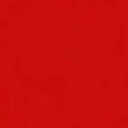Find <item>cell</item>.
<instances>
[{"instance_id": "7a4b0ae2", "label": "cell", "mask_w": 128, "mask_h": 128, "mask_svg": "<svg viewBox=\"0 0 128 128\" xmlns=\"http://www.w3.org/2000/svg\"><path fill=\"white\" fill-rule=\"evenodd\" d=\"M5 115V114H7L6 112H0V119H3V118H7V117H5V116H2V115Z\"/></svg>"}, {"instance_id": "6da1fadb", "label": "cell", "mask_w": 128, "mask_h": 128, "mask_svg": "<svg viewBox=\"0 0 128 128\" xmlns=\"http://www.w3.org/2000/svg\"><path fill=\"white\" fill-rule=\"evenodd\" d=\"M28 124H29V121H28V120H25V119L20 120V121L18 122V125L21 126L22 128H26V127L28 126Z\"/></svg>"}]
</instances>
